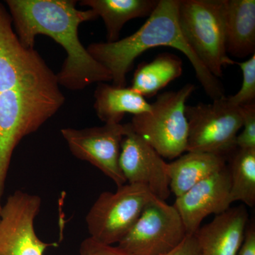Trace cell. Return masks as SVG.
Returning <instances> with one entry per match:
<instances>
[{
  "label": "cell",
  "instance_id": "1",
  "mask_svg": "<svg viewBox=\"0 0 255 255\" xmlns=\"http://www.w3.org/2000/svg\"><path fill=\"white\" fill-rule=\"evenodd\" d=\"M15 33L24 48L34 49L38 35H46L63 47L67 58L57 75L58 84L72 91L110 82L112 75L82 44L78 27L98 18L92 9L80 10L74 0H7Z\"/></svg>",
  "mask_w": 255,
  "mask_h": 255
},
{
  "label": "cell",
  "instance_id": "2",
  "mask_svg": "<svg viewBox=\"0 0 255 255\" xmlns=\"http://www.w3.org/2000/svg\"><path fill=\"white\" fill-rule=\"evenodd\" d=\"M179 0H159L145 23L136 32L115 42L91 43L87 50L110 71L112 85L125 87L127 75L134 61L146 50L167 46L187 56L206 95L217 100L225 97L224 89L198 58L183 36L179 20Z\"/></svg>",
  "mask_w": 255,
  "mask_h": 255
},
{
  "label": "cell",
  "instance_id": "3",
  "mask_svg": "<svg viewBox=\"0 0 255 255\" xmlns=\"http://www.w3.org/2000/svg\"><path fill=\"white\" fill-rule=\"evenodd\" d=\"M178 20L186 41L214 77L236 65L226 52L225 0H179Z\"/></svg>",
  "mask_w": 255,
  "mask_h": 255
},
{
  "label": "cell",
  "instance_id": "4",
  "mask_svg": "<svg viewBox=\"0 0 255 255\" xmlns=\"http://www.w3.org/2000/svg\"><path fill=\"white\" fill-rule=\"evenodd\" d=\"M195 90L187 84L178 91L165 92L151 104L148 113L132 117V131L140 135L163 158L174 159L187 152L188 123L186 102Z\"/></svg>",
  "mask_w": 255,
  "mask_h": 255
},
{
  "label": "cell",
  "instance_id": "5",
  "mask_svg": "<svg viewBox=\"0 0 255 255\" xmlns=\"http://www.w3.org/2000/svg\"><path fill=\"white\" fill-rule=\"evenodd\" d=\"M188 123L187 152H206L225 157L237 148L236 138L243 127L241 107L227 97L212 103L186 106Z\"/></svg>",
  "mask_w": 255,
  "mask_h": 255
},
{
  "label": "cell",
  "instance_id": "6",
  "mask_svg": "<svg viewBox=\"0 0 255 255\" xmlns=\"http://www.w3.org/2000/svg\"><path fill=\"white\" fill-rule=\"evenodd\" d=\"M153 196L147 188L128 183L116 192H102L85 219L90 237L107 246L119 243Z\"/></svg>",
  "mask_w": 255,
  "mask_h": 255
},
{
  "label": "cell",
  "instance_id": "7",
  "mask_svg": "<svg viewBox=\"0 0 255 255\" xmlns=\"http://www.w3.org/2000/svg\"><path fill=\"white\" fill-rule=\"evenodd\" d=\"M187 236L177 209L153 196L118 246L128 255H164Z\"/></svg>",
  "mask_w": 255,
  "mask_h": 255
},
{
  "label": "cell",
  "instance_id": "8",
  "mask_svg": "<svg viewBox=\"0 0 255 255\" xmlns=\"http://www.w3.org/2000/svg\"><path fill=\"white\" fill-rule=\"evenodd\" d=\"M41 203L39 196L21 190L8 197L0 211V255H44L58 246L42 241L35 231Z\"/></svg>",
  "mask_w": 255,
  "mask_h": 255
},
{
  "label": "cell",
  "instance_id": "9",
  "mask_svg": "<svg viewBox=\"0 0 255 255\" xmlns=\"http://www.w3.org/2000/svg\"><path fill=\"white\" fill-rule=\"evenodd\" d=\"M129 124H105L102 127L61 129V135L72 154L87 161L110 178L117 187L127 184L120 166L121 143Z\"/></svg>",
  "mask_w": 255,
  "mask_h": 255
},
{
  "label": "cell",
  "instance_id": "10",
  "mask_svg": "<svg viewBox=\"0 0 255 255\" xmlns=\"http://www.w3.org/2000/svg\"><path fill=\"white\" fill-rule=\"evenodd\" d=\"M129 128L121 143L119 166L128 184L147 188L162 201L170 195L167 163L140 135Z\"/></svg>",
  "mask_w": 255,
  "mask_h": 255
},
{
  "label": "cell",
  "instance_id": "11",
  "mask_svg": "<svg viewBox=\"0 0 255 255\" xmlns=\"http://www.w3.org/2000/svg\"><path fill=\"white\" fill-rule=\"evenodd\" d=\"M231 178L227 167L198 183L177 197V209L187 235H194L203 220L211 214H221L232 204L230 196Z\"/></svg>",
  "mask_w": 255,
  "mask_h": 255
},
{
  "label": "cell",
  "instance_id": "12",
  "mask_svg": "<svg viewBox=\"0 0 255 255\" xmlns=\"http://www.w3.org/2000/svg\"><path fill=\"white\" fill-rule=\"evenodd\" d=\"M244 206L228 209L194 234L199 255H237L247 228Z\"/></svg>",
  "mask_w": 255,
  "mask_h": 255
},
{
  "label": "cell",
  "instance_id": "13",
  "mask_svg": "<svg viewBox=\"0 0 255 255\" xmlns=\"http://www.w3.org/2000/svg\"><path fill=\"white\" fill-rule=\"evenodd\" d=\"M227 53L244 58L255 53V0H225Z\"/></svg>",
  "mask_w": 255,
  "mask_h": 255
},
{
  "label": "cell",
  "instance_id": "14",
  "mask_svg": "<svg viewBox=\"0 0 255 255\" xmlns=\"http://www.w3.org/2000/svg\"><path fill=\"white\" fill-rule=\"evenodd\" d=\"M223 156L206 152H187L167 163L170 191L176 197L213 174L226 168Z\"/></svg>",
  "mask_w": 255,
  "mask_h": 255
},
{
  "label": "cell",
  "instance_id": "15",
  "mask_svg": "<svg viewBox=\"0 0 255 255\" xmlns=\"http://www.w3.org/2000/svg\"><path fill=\"white\" fill-rule=\"evenodd\" d=\"M94 105L97 117L105 124H121L126 114L138 115L151 112L145 97L130 87H117L102 82L95 92Z\"/></svg>",
  "mask_w": 255,
  "mask_h": 255
},
{
  "label": "cell",
  "instance_id": "16",
  "mask_svg": "<svg viewBox=\"0 0 255 255\" xmlns=\"http://www.w3.org/2000/svg\"><path fill=\"white\" fill-rule=\"evenodd\" d=\"M159 0H82V6H88L103 19L107 29V42L119 40L125 23L136 18L152 14Z\"/></svg>",
  "mask_w": 255,
  "mask_h": 255
},
{
  "label": "cell",
  "instance_id": "17",
  "mask_svg": "<svg viewBox=\"0 0 255 255\" xmlns=\"http://www.w3.org/2000/svg\"><path fill=\"white\" fill-rule=\"evenodd\" d=\"M182 60L177 55L159 53L150 63L143 62L137 66L130 88L145 98L154 97L182 75Z\"/></svg>",
  "mask_w": 255,
  "mask_h": 255
},
{
  "label": "cell",
  "instance_id": "18",
  "mask_svg": "<svg viewBox=\"0 0 255 255\" xmlns=\"http://www.w3.org/2000/svg\"><path fill=\"white\" fill-rule=\"evenodd\" d=\"M231 202L241 201L250 207L255 204V148H236L228 169Z\"/></svg>",
  "mask_w": 255,
  "mask_h": 255
},
{
  "label": "cell",
  "instance_id": "19",
  "mask_svg": "<svg viewBox=\"0 0 255 255\" xmlns=\"http://www.w3.org/2000/svg\"><path fill=\"white\" fill-rule=\"evenodd\" d=\"M243 63H238L243 73V84L235 95L227 97L228 102L236 107L248 105L255 102V55Z\"/></svg>",
  "mask_w": 255,
  "mask_h": 255
},
{
  "label": "cell",
  "instance_id": "20",
  "mask_svg": "<svg viewBox=\"0 0 255 255\" xmlns=\"http://www.w3.org/2000/svg\"><path fill=\"white\" fill-rule=\"evenodd\" d=\"M243 131L236 138L238 148H255V102L241 107Z\"/></svg>",
  "mask_w": 255,
  "mask_h": 255
},
{
  "label": "cell",
  "instance_id": "21",
  "mask_svg": "<svg viewBox=\"0 0 255 255\" xmlns=\"http://www.w3.org/2000/svg\"><path fill=\"white\" fill-rule=\"evenodd\" d=\"M80 255H128L118 246H107L89 237L80 245Z\"/></svg>",
  "mask_w": 255,
  "mask_h": 255
},
{
  "label": "cell",
  "instance_id": "22",
  "mask_svg": "<svg viewBox=\"0 0 255 255\" xmlns=\"http://www.w3.org/2000/svg\"><path fill=\"white\" fill-rule=\"evenodd\" d=\"M164 255H199L197 243L194 235H187L179 246Z\"/></svg>",
  "mask_w": 255,
  "mask_h": 255
},
{
  "label": "cell",
  "instance_id": "23",
  "mask_svg": "<svg viewBox=\"0 0 255 255\" xmlns=\"http://www.w3.org/2000/svg\"><path fill=\"white\" fill-rule=\"evenodd\" d=\"M237 255H255V228L252 224L246 228L244 239Z\"/></svg>",
  "mask_w": 255,
  "mask_h": 255
}]
</instances>
